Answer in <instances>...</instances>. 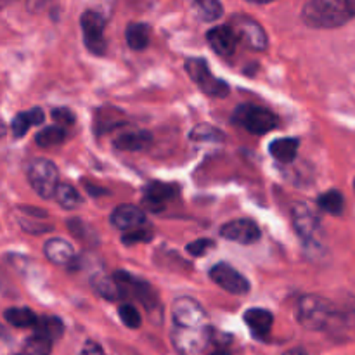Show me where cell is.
<instances>
[{"mask_svg":"<svg viewBox=\"0 0 355 355\" xmlns=\"http://www.w3.org/2000/svg\"><path fill=\"white\" fill-rule=\"evenodd\" d=\"M52 116H54L55 121L62 125H71L75 121V114L68 107H55V110H52Z\"/></svg>","mask_w":355,"mask_h":355,"instance_id":"35","label":"cell"},{"mask_svg":"<svg viewBox=\"0 0 355 355\" xmlns=\"http://www.w3.org/2000/svg\"><path fill=\"white\" fill-rule=\"evenodd\" d=\"M172 319L175 326L184 328H205L207 326V312L200 302L194 298H177L172 305Z\"/></svg>","mask_w":355,"mask_h":355,"instance_id":"8","label":"cell"},{"mask_svg":"<svg viewBox=\"0 0 355 355\" xmlns=\"http://www.w3.org/2000/svg\"><path fill=\"white\" fill-rule=\"evenodd\" d=\"M92 288L99 297H103L104 300H120L123 297V291H121L120 283L113 277H107L104 274H97L92 277Z\"/></svg>","mask_w":355,"mask_h":355,"instance_id":"22","label":"cell"},{"mask_svg":"<svg viewBox=\"0 0 355 355\" xmlns=\"http://www.w3.org/2000/svg\"><path fill=\"white\" fill-rule=\"evenodd\" d=\"M335 318V309L326 298L318 295H305L297 304V321L311 331L328 328Z\"/></svg>","mask_w":355,"mask_h":355,"instance_id":"2","label":"cell"},{"mask_svg":"<svg viewBox=\"0 0 355 355\" xmlns=\"http://www.w3.org/2000/svg\"><path fill=\"white\" fill-rule=\"evenodd\" d=\"M177 191L179 189L175 186H170V184L151 182L144 187L142 201H144V205L149 210L162 211L166 207V203L177 196Z\"/></svg>","mask_w":355,"mask_h":355,"instance_id":"16","label":"cell"},{"mask_svg":"<svg viewBox=\"0 0 355 355\" xmlns=\"http://www.w3.org/2000/svg\"><path fill=\"white\" fill-rule=\"evenodd\" d=\"M186 69L189 73L191 80L200 87L203 94L210 97H225L229 94V85L222 78L211 73L210 66L205 59L191 58L186 61Z\"/></svg>","mask_w":355,"mask_h":355,"instance_id":"5","label":"cell"},{"mask_svg":"<svg viewBox=\"0 0 355 355\" xmlns=\"http://www.w3.org/2000/svg\"><path fill=\"white\" fill-rule=\"evenodd\" d=\"M3 319L14 328H31L37 324V315L26 307H10L3 312Z\"/></svg>","mask_w":355,"mask_h":355,"instance_id":"24","label":"cell"},{"mask_svg":"<svg viewBox=\"0 0 355 355\" xmlns=\"http://www.w3.org/2000/svg\"><path fill=\"white\" fill-rule=\"evenodd\" d=\"M10 2H14V0H2V6H9Z\"/></svg>","mask_w":355,"mask_h":355,"instance_id":"42","label":"cell"},{"mask_svg":"<svg viewBox=\"0 0 355 355\" xmlns=\"http://www.w3.org/2000/svg\"><path fill=\"white\" fill-rule=\"evenodd\" d=\"M118 315H120L121 322L130 329H137L142 322L141 314H139V311L132 304L120 305V309H118Z\"/></svg>","mask_w":355,"mask_h":355,"instance_id":"32","label":"cell"},{"mask_svg":"<svg viewBox=\"0 0 355 355\" xmlns=\"http://www.w3.org/2000/svg\"><path fill=\"white\" fill-rule=\"evenodd\" d=\"M19 355H24V354H19Z\"/></svg>","mask_w":355,"mask_h":355,"instance_id":"44","label":"cell"},{"mask_svg":"<svg viewBox=\"0 0 355 355\" xmlns=\"http://www.w3.org/2000/svg\"><path fill=\"white\" fill-rule=\"evenodd\" d=\"M49 3H51V0H26V7L30 12H40Z\"/></svg>","mask_w":355,"mask_h":355,"instance_id":"37","label":"cell"},{"mask_svg":"<svg viewBox=\"0 0 355 355\" xmlns=\"http://www.w3.org/2000/svg\"><path fill=\"white\" fill-rule=\"evenodd\" d=\"M220 236L227 241L239 243V245H253L259 241L262 232L259 225L250 218H238V220H231L222 225Z\"/></svg>","mask_w":355,"mask_h":355,"instance_id":"12","label":"cell"},{"mask_svg":"<svg viewBox=\"0 0 355 355\" xmlns=\"http://www.w3.org/2000/svg\"><path fill=\"white\" fill-rule=\"evenodd\" d=\"M207 40L218 55L227 58V55H231L236 51L239 37L231 24H224V26L211 28L207 33Z\"/></svg>","mask_w":355,"mask_h":355,"instance_id":"14","label":"cell"},{"mask_svg":"<svg viewBox=\"0 0 355 355\" xmlns=\"http://www.w3.org/2000/svg\"><path fill=\"white\" fill-rule=\"evenodd\" d=\"M66 130L59 125H54V127H45L44 130L38 132L35 135V142H37L40 148H54V146L62 144L66 141Z\"/></svg>","mask_w":355,"mask_h":355,"instance_id":"27","label":"cell"},{"mask_svg":"<svg viewBox=\"0 0 355 355\" xmlns=\"http://www.w3.org/2000/svg\"><path fill=\"white\" fill-rule=\"evenodd\" d=\"M114 279L120 283L123 297H135L148 311H153L158 305V298H156L155 290L146 281L132 276L130 272H123V270H118L114 274Z\"/></svg>","mask_w":355,"mask_h":355,"instance_id":"9","label":"cell"},{"mask_svg":"<svg viewBox=\"0 0 355 355\" xmlns=\"http://www.w3.org/2000/svg\"><path fill=\"white\" fill-rule=\"evenodd\" d=\"M214 245H215V243L211 241V239H207V238L198 239V241H193V243H189V245H187V253H189V255H193V257H201V255H205L208 250L214 248Z\"/></svg>","mask_w":355,"mask_h":355,"instance_id":"34","label":"cell"},{"mask_svg":"<svg viewBox=\"0 0 355 355\" xmlns=\"http://www.w3.org/2000/svg\"><path fill=\"white\" fill-rule=\"evenodd\" d=\"M246 2H252V3H269V2H274V0H246Z\"/></svg>","mask_w":355,"mask_h":355,"instance_id":"39","label":"cell"},{"mask_svg":"<svg viewBox=\"0 0 355 355\" xmlns=\"http://www.w3.org/2000/svg\"><path fill=\"white\" fill-rule=\"evenodd\" d=\"M111 224L120 231H132V229L142 227L146 224V215L135 205H120L113 210L110 217Z\"/></svg>","mask_w":355,"mask_h":355,"instance_id":"15","label":"cell"},{"mask_svg":"<svg viewBox=\"0 0 355 355\" xmlns=\"http://www.w3.org/2000/svg\"><path fill=\"white\" fill-rule=\"evenodd\" d=\"M44 121V111L40 107H33L30 111H23V113H17L16 116L10 121V130H12V135L16 139H21L30 127L33 125H40Z\"/></svg>","mask_w":355,"mask_h":355,"instance_id":"20","label":"cell"},{"mask_svg":"<svg viewBox=\"0 0 355 355\" xmlns=\"http://www.w3.org/2000/svg\"><path fill=\"white\" fill-rule=\"evenodd\" d=\"M210 342V333L205 328H184L175 326L172 329V343L180 355H200Z\"/></svg>","mask_w":355,"mask_h":355,"instance_id":"7","label":"cell"},{"mask_svg":"<svg viewBox=\"0 0 355 355\" xmlns=\"http://www.w3.org/2000/svg\"><path fill=\"white\" fill-rule=\"evenodd\" d=\"M23 350L24 355H51L52 340L44 335H38V333H33V336L26 340Z\"/></svg>","mask_w":355,"mask_h":355,"instance_id":"30","label":"cell"},{"mask_svg":"<svg viewBox=\"0 0 355 355\" xmlns=\"http://www.w3.org/2000/svg\"><path fill=\"white\" fill-rule=\"evenodd\" d=\"M151 238L153 232L149 231V229H144V225H142V227L132 229V231L125 232V234L121 236V243L127 246H134L137 245V243H148Z\"/></svg>","mask_w":355,"mask_h":355,"instance_id":"33","label":"cell"},{"mask_svg":"<svg viewBox=\"0 0 355 355\" xmlns=\"http://www.w3.org/2000/svg\"><path fill=\"white\" fill-rule=\"evenodd\" d=\"M245 322L255 338H266L272 328L274 318L266 309H250L245 312Z\"/></svg>","mask_w":355,"mask_h":355,"instance_id":"18","label":"cell"},{"mask_svg":"<svg viewBox=\"0 0 355 355\" xmlns=\"http://www.w3.org/2000/svg\"><path fill=\"white\" fill-rule=\"evenodd\" d=\"M153 142V135L146 130H139V132H127V134L118 135L116 139L113 141V146L118 149V151H128V153H135V151H144L151 146Z\"/></svg>","mask_w":355,"mask_h":355,"instance_id":"19","label":"cell"},{"mask_svg":"<svg viewBox=\"0 0 355 355\" xmlns=\"http://www.w3.org/2000/svg\"><path fill=\"white\" fill-rule=\"evenodd\" d=\"M191 2H193V9L198 19L207 21V23L217 21L224 14V7L218 0H191Z\"/></svg>","mask_w":355,"mask_h":355,"instance_id":"25","label":"cell"},{"mask_svg":"<svg viewBox=\"0 0 355 355\" xmlns=\"http://www.w3.org/2000/svg\"><path fill=\"white\" fill-rule=\"evenodd\" d=\"M83 33V44L89 49V52L96 55H103L106 52V38H104V28L106 21L97 10H85L80 17Z\"/></svg>","mask_w":355,"mask_h":355,"instance_id":"6","label":"cell"},{"mask_svg":"<svg viewBox=\"0 0 355 355\" xmlns=\"http://www.w3.org/2000/svg\"><path fill=\"white\" fill-rule=\"evenodd\" d=\"M125 38L132 51H142L151 40V28L146 23H130L125 31Z\"/></svg>","mask_w":355,"mask_h":355,"instance_id":"23","label":"cell"},{"mask_svg":"<svg viewBox=\"0 0 355 355\" xmlns=\"http://www.w3.org/2000/svg\"><path fill=\"white\" fill-rule=\"evenodd\" d=\"M191 141L194 142H222L224 141V134H222L220 130H217L215 127H211V125H198V127H194L193 130H191L189 134Z\"/></svg>","mask_w":355,"mask_h":355,"instance_id":"31","label":"cell"},{"mask_svg":"<svg viewBox=\"0 0 355 355\" xmlns=\"http://www.w3.org/2000/svg\"><path fill=\"white\" fill-rule=\"evenodd\" d=\"M44 253L55 266H69L75 260V250L66 239L52 238L45 243Z\"/></svg>","mask_w":355,"mask_h":355,"instance_id":"17","label":"cell"},{"mask_svg":"<svg viewBox=\"0 0 355 355\" xmlns=\"http://www.w3.org/2000/svg\"><path fill=\"white\" fill-rule=\"evenodd\" d=\"M21 227L24 229L26 232H31V234H40V232L45 231H52L51 225H44V224H33V222H23L21 220Z\"/></svg>","mask_w":355,"mask_h":355,"instance_id":"36","label":"cell"},{"mask_svg":"<svg viewBox=\"0 0 355 355\" xmlns=\"http://www.w3.org/2000/svg\"><path fill=\"white\" fill-rule=\"evenodd\" d=\"M82 355H104V352H103V349H101L99 343L87 342L85 345H83Z\"/></svg>","mask_w":355,"mask_h":355,"instance_id":"38","label":"cell"},{"mask_svg":"<svg viewBox=\"0 0 355 355\" xmlns=\"http://www.w3.org/2000/svg\"><path fill=\"white\" fill-rule=\"evenodd\" d=\"M355 17V0H309L302 9V19L311 28H338Z\"/></svg>","mask_w":355,"mask_h":355,"instance_id":"1","label":"cell"},{"mask_svg":"<svg viewBox=\"0 0 355 355\" xmlns=\"http://www.w3.org/2000/svg\"><path fill=\"white\" fill-rule=\"evenodd\" d=\"M54 198L64 210H73V208H78L80 205H82V196H80L78 191L73 186H69V184H59L58 189H55Z\"/></svg>","mask_w":355,"mask_h":355,"instance_id":"28","label":"cell"},{"mask_svg":"<svg viewBox=\"0 0 355 355\" xmlns=\"http://www.w3.org/2000/svg\"><path fill=\"white\" fill-rule=\"evenodd\" d=\"M35 333L38 335H44L47 338H51L52 342L58 338H61L62 333H64V324L59 318L54 315H45V318L38 319L37 324H35Z\"/></svg>","mask_w":355,"mask_h":355,"instance_id":"26","label":"cell"},{"mask_svg":"<svg viewBox=\"0 0 355 355\" xmlns=\"http://www.w3.org/2000/svg\"><path fill=\"white\" fill-rule=\"evenodd\" d=\"M354 187H355V182H354Z\"/></svg>","mask_w":355,"mask_h":355,"instance_id":"43","label":"cell"},{"mask_svg":"<svg viewBox=\"0 0 355 355\" xmlns=\"http://www.w3.org/2000/svg\"><path fill=\"white\" fill-rule=\"evenodd\" d=\"M298 146H300V141H298V139L283 137L270 142L269 151H270V156H272L276 162L291 163L295 158H297Z\"/></svg>","mask_w":355,"mask_h":355,"instance_id":"21","label":"cell"},{"mask_svg":"<svg viewBox=\"0 0 355 355\" xmlns=\"http://www.w3.org/2000/svg\"><path fill=\"white\" fill-rule=\"evenodd\" d=\"M28 182L31 189L44 200L54 198L58 189V168L52 162L44 158H35L28 165Z\"/></svg>","mask_w":355,"mask_h":355,"instance_id":"4","label":"cell"},{"mask_svg":"<svg viewBox=\"0 0 355 355\" xmlns=\"http://www.w3.org/2000/svg\"><path fill=\"white\" fill-rule=\"evenodd\" d=\"M284 355H305V354L300 352V350H291V352H286Z\"/></svg>","mask_w":355,"mask_h":355,"instance_id":"40","label":"cell"},{"mask_svg":"<svg viewBox=\"0 0 355 355\" xmlns=\"http://www.w3.org/2000/svg\"><path fill=\"white\" fill-rule=\"evenodd\" d=\"M291 218H293V227L298 236L305 241H311L319 229V218L315 211L305 203H295L291 208Z\"/></svg>","mask_w":355,"mask_h":355,"instance_id":"13","label":"cell"},{"mask_svg":"<svg viewBox=\"0 0 355 355\" xmlns=\"http://www.w3.org/2000/svg\"><path fill=\"white\" fill-rule=\"evenodd\" d=\"M231 26L234 28L238 37L245 42L246 45L253 49V51H266L269 47V40H267V33L255 19L248 16H234L231 19Z\"/></svg>","mask_w":355,"mask_h":355,"instance_id":"10","label":"cell"},{"mask_svg":"<svg viewBox=\"0 0 355 355\" xmlns=\"http://www.w3.org/2000/svg\"><path fill=\"white\" fill-rule=\"evenodd\" d=\"M318 205L319 208H322V210L328 211V214L342 215L343 208H345V200H343V194L340 193V191L331 189L318 198Z\"/></svg>","mask_w":355,"mask_h":355,"instance_id":"29","label":"cell"},{"mask_svg":"<svg viewBox=\"0 0 355 355\" xmlns=\"http://www.w3.org/2000/svg\"><path fill=\"white\" fill-rule=\"evenodd\" d=\"M232 121L257 135L274 130L279 123V120H277L272 111L267 110V107L255 106V104H241V106L236 107L234 114H232Z\"/></svg>","mask_w":355,"mask_h":355,"instance_id":"3","label":"cell"},{"mask_svg":"<svg viewBox=\"0 0 355 355\" xmlns=\"http://www.w3.org/2000/svg\"><path fill=\"white\" fill-rule=\"evenodd\" d=\"M211 355H229V354L224 352V350H218V352H215V354H211Z\"/></svg>","mask_w":355,"mask_h":355,"instance_id":"41","label":"cell"},{"mask_svg":"<svg viewBox=\"0 0 355 355\" xmlns=\"http://www.w3.org/2000/svg\"><path fill=\"white\" fill-rule=\"evenodd\" d=\"M210 277L215 284L232 295H246L250 291V283L241 272L231 267L229 263H217L211 267Z\"/></svg>","mask_w":355,"mask_h":355,"instance_id":"11","label":"cell"}]
</instances>
